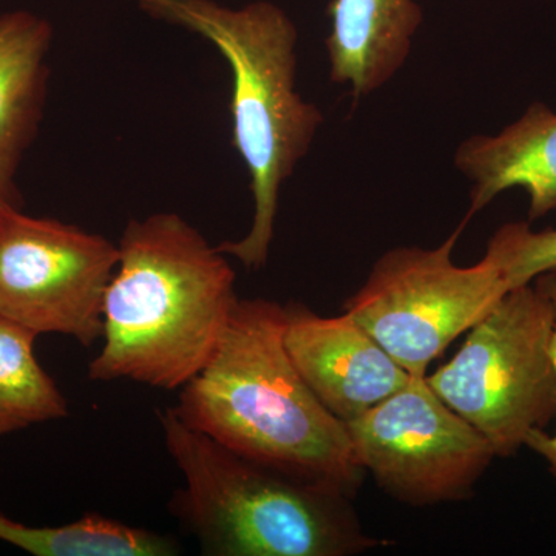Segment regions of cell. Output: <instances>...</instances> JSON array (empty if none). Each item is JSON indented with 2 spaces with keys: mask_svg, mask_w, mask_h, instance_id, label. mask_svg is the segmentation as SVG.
<instances>
[{
  "mask_svg": "<svg viewBox=\"0 0 556 556\" xmlns=\"http://www.w3.org/2000/svg\"><path fill=\"white\" fill-rule=\"evenodd\" d=\"M283 332L285 305L239 299L214 354L172 408L225 447L353 500L367 471L346 424L295 368Z\"/></svg>",
  "mask_w": 556,
  "mask_h": 556,
  "instance_id": "obj_1",
  "label": "cell"
},
{
  "mask_svg": "<svg viewBox=\"0 0 556 556\" xmlns=\"http://www.w3.org/2000/svg\"><path fill=\"white\" fill-rule=\"evenodd\" d=\"M102 302V346L87 376L181 390L214 354L239 302L218 247L172 212L131 219Z\"/></svg>",
  "mask_w": 556,
  "mask_h": 556,
  "instance_id": "obj_2",
  "label": "cell"
},
{
  "mask_svg": "<svg viewBox=\"0 0 556 556\" xmlns=\"http://www.w3.org/2000/svg\"><path fill=\"white\" fill-rule=\"evenodd\" d=\"M152 16L199 33L232 70V144L251 177L254 219L248 236L218 244L249 269L266 265L278 193L308 153L324 115L295 90L298 28L283 10L254 2L240 10L214 0H135Z\"/></svg>",
  "mask_w": 556,
  "mask_h": 556,
  "instance_id": "obj_3",
  "label": "cell"
},
{
  "mask_svg": "<svg viewBox=\"0 0 556 556\" xmlns=\"http://www.w3.org/2000/svg\"><path fill=\"white\" fill-rule=\"evenodd\" d=\"M164 442L185 485L170 515L208 556H350L386 546L351 497L300 481L219 444L166 408Z\"/></svg>",
  "mask_w": 556,
  "mask_h": 556,
  "instance_id": "obj_4",
  "label": "cell"
},
{
  "mask_svg": "<svg viewBox=\"0 0 556 556\" xmlns=\"http://www.w3.org/2000/svg\"><path fill=\"white\" fill-rule=\"evenodd\" d=\"M554 327V306L533 281L510 289L427 378L496 456L515 455L556 415Z\"/></svg>",
  "mask_w": 556,
  "mask_h": 556,
  "instance_id": "obj_5",
  "label": "cell"
},
{
  "mask_svg": "<svg viewBox=\"0 0 556 556\" xmlns=\"http://www.w3.org/2000/svg\"><path fill=\"white\" fill-rule=\"evenodd\" d=\"M463 228L437 249L386 252L343 305L409 376H427L428 365L510 291L489 255L466 268L453 263Z\"/></svg>",
  "mask_w": 556,
  "mask_h": 556,
  "instance_id": "obj_6",
  "label": "cell"
},
{
  "mask_svg": "<svg viewBox=\"0 0 556 556\" xmlns=\"http://www.w3.org/2000/svg\"><path fill=\"white\" fill-rule=\"evenodd\" d=\"M118 260V244L100 233L0 204V316L91 346Z\"/></svg>",
  "mask_w": 556,
  "mask_h": 556,
  "instance_id": "obj_7",
  "label": "cell"
},
{
  "mask_svg": "<svg viewBox=\"0 0 556 556\" xmlns=\"http://www.w3.org/2000/svg\"><path fill=\"white\" fill-rule=\"evenodd\" d=\"M358 463L380 489L412 506L470 496L496 457L484 437L412 376L407 386L346 422Z\"/></svg>",
  "mask_w": 556,
  "mask_h": 556,
  "instance_id": "obj_8",
  "label": "cell"
},
{
  "mask_svg": "<svg viewBox=\"0 0 556 556\" xmlns=\"http://www.w3.org/2000/svg\"><path fill=\"white\" fill-rule=\"evenodd\" d=\"M285 346L318 401L342 422L386 401L412 376L350 314L318 316L285 305Z\"/></svg>",
  "mask_w": 556,
  "mask_h": 556,
  "instance_id": "obj_9",
  "label": "cell"
},
{
  "mask_svg": "<svg viewBox=\"0 0 556 556\" xmlns=\"http://www.w3.org/2000/svg\"><path fill=\"white\" fill-rule=\"evenodd\" d=\"M457 169L471 182L464 225L504 190L529 193V222L556 211V113L535 102L496 137L478 135L456 150Z\"/></svg>",
  "mask_w": 556,
  "mask_h": 556,
  "instance_id": "obj_10",
  "label": "cell"
},
{
  "mask_svg": "<svg viewBox=\"0 0 556 556\" xmlns=\"http://www.w3.org/2000/svg\"><path fill=\"white\" fill-rule=\"evenodd\" d=\"M51 30L28 11L0 16V204L22 207L17 169L46 102Z\"/></svg>",
  "mask_w": 556,
  "mask_h": 556,
  "instance_id": "obj_11",
  "label": "cell"
},
{
  "mask_svg": "<svg viewBox=\"0 0 556 556\" xmlns=\"http://www.w3.org/2000/svg\"><path fill=\"white\" fill-rule=\"evenodd\" d=\"M328 14L331 79L348 84L356 100L396 75L422 24L415 0H332Z\"/></svg>",
  "mask_w": 556,
  "mask_h": 556,
  "instance_id": "obj_12",
  "label": "cell"
},
{
  "mask_svg": "<svg viewBox=\"0 0 556 556\" xmlns=\"http://www.w3.org/2000/svg\"><path fill=\"white\" fill-rule=\"evenodd\" d=\"M0 541L36 556H174L181 551L175 538L97 514L43 527L0 514Z\"/></svg>",
  "mask_w": 556,
  "mask_h": 556,
  "instance_id": "obj_13",
  "label": "cell"
},
{
  "mask_svg": "<svg viewBox=\"0 0 556 556\" xmlns=\"http://www.w3.org/2000/svg\"><path fill=\"white\" fill-rule=\"evenodd\" d=\"M39 334L0 316V438L68 416V402L35 353Z\"/></svg>",
  "mask_w": 556,
  "mask_h": 556,
  "instance_id": "obj_14",
  "label": "cell"
},
{
  "mask_svg": "<svg viewBox=\"0 0 556 556\" xmlns=\"http://www.w3.org/2000/svg\"><path fill=\"white\" fill-rule=\"evenodd\" d=\"M485 255L503 270L508 288L556 273V229L533 232L527 223H508L489 241Z\"/></svg>",
  "mask_w": 556,
  "mask_h": 556,
  "instance_id": "obj_15",
  "label": "cell"
},
{
  "mask_svg": "<svg viewBox=\"0 0 556 556\" xmlns=\"http://www.w3.org/2000/svg\"><path fill=\"white\" fill-rule=\"evenodd\" d=\"M544 294L551 300L555 313V327L554 336H552V356H554L556 365V273L543 274L533 280ZM526 447L533 450L536 455L546 460L548 470L556 478V433L547 434L546 431H535L529 439H527Z\"/></svg>",
  "mask_w": 556,
  "mask_h": 556,
  "instance_id": "obj_16",
  "label": "cell"
}]
</instances>
